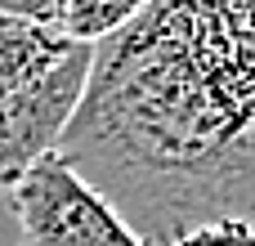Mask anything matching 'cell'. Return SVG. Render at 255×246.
Returning a JSON list of instances; mask_svg holds the SVG:
<instances>
[{"mask_svg": "<svg viewBox=\"0 0 255 246\" xmlns=\"http://www.w3.org/2000/svg\"><path fill=\"white\" fill-rule=\"evenodd\" d=\"M54 152L143 246L255 224V0H143L90 49Z\"/></svg>", "mask_w": 255, "mask_h": 246, "instance_id": "cell-1", "label": "cell"}, {"mask_svg": "<svg viewBox=\"0 0 255 246\" xmlns=\"http://www.w3.org/2000/svg\"><path fill=\"white\" fill-rule=\"evenodd\" d=\"M4 197L22 246H143L58 152L40 157Z\"/></svg>", "mask_w": 255, "mask_h": 246, "instance_id": "cell-2", "label": "cell"}, {"mask_svg": "<svg viewBox=\"0 0 255 246\" xmlns=\"http://www.w3.org/2000/svg\"><path fill=\"white\" fill-rule=\"evenodd\" d=\"M85 72H90V45H76L36 85L0 99V193H9L40 157L58 148L81 103Z\"/></svg>", "mask_w": 255, "mask_h": 246, "instance_id": "cell-3", "label": "cell"}, {"mask_svg": "<svg viewBox=\"0 0 255 246\" xmlns=\"http://www.w3.org/2000/svg\"><path fill=\"white\" fill-rule=\"evenodd\" d=\"M143 0H49V4H0L9 18L31 22L67 45H99L139 13Z\"/></svg>", "mask_w": 255, "mask_h": 246, "instance_id": "cell-4", "label": "cell"}, {"mask_svg": "<svg viewBox=\"0 0 255 246\" xmlns=\"http://www.w3.org/2000/svg\"><path fill=\"white\" fill-rule=\"evenodd\" d=\"M67 49H76V45H67L31 22H18L0 9V99L36 85L49 67H58L67 58Z\"/></svg>", "mask_w": 255, "mask_h": 246, "instance_id": "cell-5", "label": "cell"}, {"mask_svg": "<svg viewBox=\"0 0 255 246\" xmlns=\"http://www.w3.org/2000/svg\"><path fill=\"white\" fill-rule=\"evenodd\" d=\"M166 246H255V224L242 220H215V224H197L188 233H179Z\"/></svg>", "mask_w": 255, "mask_h": 246, "instance_id": "cell-6", "label": "cell"}]
</instances>
